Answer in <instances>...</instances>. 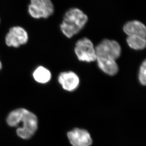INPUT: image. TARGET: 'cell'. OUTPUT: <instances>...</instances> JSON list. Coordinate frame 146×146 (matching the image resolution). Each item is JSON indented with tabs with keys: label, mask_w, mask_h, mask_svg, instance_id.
Instances as JSON below:
<instances>
[{
	"label": "cell",
	"mask_w": 146,
	"mask_h": 146,
	"mask_svg": "<svg viewBox=\"0 0 146 146\" xmlns=\"http://www.w3.org/2000/svg\"><path fill=\"white\" fill-rule=\"evenodd\" d=\"M127 42L129 46L133 50H143L146 47V38L139 36H128Z\"/></svg>",
	"instance_id": "8fae6325"
},
{
	"label": "cell",
	"mask_w": 146,
	"mask_h": 146,
	"mask_svg": "<svg viewBox=\"0 0 146 146\" xmlns=\"http://www.w3.org/2000/svg\"><path fill=\"white\" fill-rule=\"evenodd\" d=\"M75 53L79 60L81 61L91 62L96 60L95 48L91 40L86 38L77 42Z\"/></svg>",
	"instance_id": "5b68a950"
},
{
	"label": "cell",
	"mask_w": 146,
	"mask_h": 146,
	"mask_svg": "<svg viewBox=\"0 0 146 146\" xmlns=\"http://www.w3.org/2000/svg\"><path fill=\"white\" fill-rule=\"evenodd\" d=\"M28 11L33 18L46 19L53 14L54 5L51 0H31Z\"/></svg>",
	"instance_id": "277c9868"
},
{
	"label": "cell",
	"mask_w": 146,
	"mask_h": 146,
	"mask_svg": "<svg viewBox=\"0 0 146 146\" xmlns=\"http://www.w3.org/2000/svg\"><path fill=\"white\" fill-rule=\"evenodd\" d=\"M88 21L87 15L80 9H70L65 13L60 29L66 37L71 38L82 29Z\"/></svg>",
	"instance_id": "7a4b0ae2"
},
{
	"label": "cell",
	"mask_w": 146,
	"mask_h": 146,
	"mask_svg": "<svg viewBox=\"0 0 146 146\" xmlns=\"http://www.w3.org/2000/svg\"><path fill=\"white\" fill-rule=\"evenodd\" d=\"M29 35L26 30L20 26L13 27L10 29L5 37L6 44L9 47L18 48L26 44Z\"/></svg>",
	"instance_id": "8992f818"
},
{
	"label": "cell",
	"mask_w": 146,
	"mask_h": 146,
	"mask_svg": "<svg viewBox=\"0 0 146 146\" xmlns=\"http://www.w3.org/2000/svg\"><path fill=\"white\" fill-rule=\"evenodd\" d=\"M1 68H2V64H1V62L0 61V70L1 69Z\"/></svg>",
	"instance_id": "4fadbf2b"
},
{
	"label": "cell",
	"mask_w": 146,
	"mask_h": 146,
	"mask_svg": "<svg viewBox=\"0 0 146 146\" xmlns=\"http://www.w3.org/2000/svg\"><path fill=\"white\" fill-rule=\"evenodd\" d=\"M96 60L116 62L121 54L120 44L114 40L106 39L95 48Z\"/></svg>",
	"instance_id": "3957f363"
},
{
	"label": "cell",
	"mask_w": 146,
	"mask_h": 146,
	"mask_svg": "<svg viewBox=\"0 0 146 146\" xmlns=\"http://www.w3.org/2000/svg\"><path fill=\"white\" fill-rule=\"evenodd\" d=\"M123 30L128 36H139L146 38V27L144 24L139 21H128L124 25Z\"/></svg>",
	"instance_id": "9c48e42d"
},
{
	"label": "cell",
	"mask_w": 146,
	"mask_h": 146,
	"mask_svg": "<svg viewBox=\"0 0 146 146\" xmlns=\"http://www.w3.org/2000/svg\"><path fill=\"white\" fill-rule=\"evenodd\" d=\"M67 136L72 146H90L92 143L90 133L85 130L75 128L69 131Z\"/></svg>",
	"instance_id": "52a82bcc"
},
{
	"label": "cell",
	"mask_w": 146,
	"mask_h": 146,
	"mask_svg": "<svg viewBox=\"0 0 146 146\" xmlns=\"http://www.w3.org/2000/svg\"><path fill=\"white\" fill-rule=\"evenodd\" d=\"M33 77L36 81L41 84H45L51 78V74L48 69L43 66H39L33 73Z\"/></svg>",
	"instance_id": "30bf717a"
},
{
	"label": "cell",
	"mask_w": 146,
	"mask_h": 146,
	"mask_svg": "<svg viewBox=\"0 0 146 146\" xmlns=\"http://www.w3.org/2000/svg\"><path fill=\"white\" fill-rule=\"evenodd\" d=\"M139 82L143 86H145L146 83V62L144 60L139 68Z\"/></svg>",
	"instance_id": "7c38bea8"
},
{
	"label": "cell",
	"mask_w": 146,
	"mask_h": 146,
	"mask_svg": "<svg viewBox=\"0 0 146 146\" xmlns=\"http://www.w3.org/2000/svg\"><path fill=\"white\" fill-rule=\"evenodd\" d=\"M58 81L64 89L69 92L76 89L80 83L78 76L70 71L61 73L58 77Z\"/></svg>",
	"instance_id": "ba28073f"
},
{
	"label": "cell",
	"mask_w": 146,
	"mask_h": 146,
	"mask_svg": "<svg viewBox=\"0 0 146 146\" xmlns=\"http://www.w3.org/2000/svg\"><path fill=\"white\" fill-rule=\"evenodd\" d=\"M7 123L10 126L17 127V135L24 139L31 138L38 126L36 116L24 108L16 109L11 112L7 117Z\"/></svg>",
	"instance_id": "6da1fadb"
}]
</instances>
